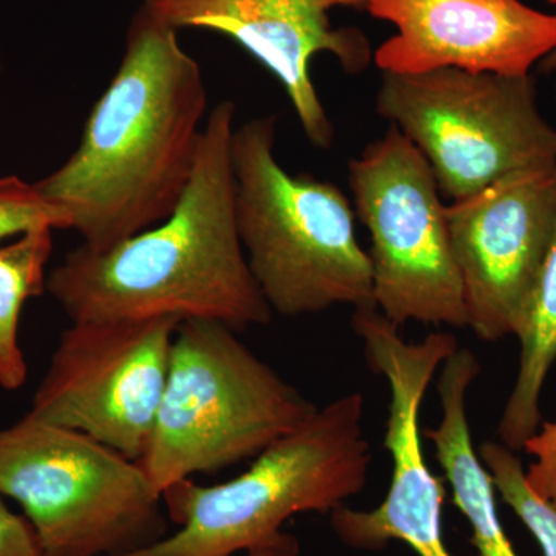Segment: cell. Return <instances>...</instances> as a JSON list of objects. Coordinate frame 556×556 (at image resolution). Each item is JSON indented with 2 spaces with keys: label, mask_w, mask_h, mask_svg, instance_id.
<instances>
[{
  "label": "cell",
  "mask_w": 556,
  "mask_h": 556,
  "mask_svg": "<svg viewBox=\"0 0 556 556\" xmlns=\"http://www.w3.org/2000/svg\"><path fill=\"white\" fill-rule=\"evenodd\" d=\"M481 372L477 356L457 350L442 365L438 382L442 417L426 437L453 492V503L470 522V543L479 556H518L497 515L495 485L471 441L467 417V393Z\"/></svg>",
  "instance_id": "obj_14"
},
{
  "label": "cell",
  "mask_w": 556,
  "mask_h": 556,
  "mask_svg": "<svg viewBox=\"0 0 556 556\" xmlns=\"http://www.w3.org/2000/svg\"><path fill=\"white\" fill-rule=\"evenodd\" d=\"M371 452L364 434V396L350 393L280 439L240 477L217 485L192 478L163 492L177 532L123 556H232L299 547L280 532L298 514H331L367 484Z\"/></svg>",
  "instance_id": "obj_3"
},
{
  "label": "cell",
  "mask_w": 556,
  "mask_h": 556,
  "mask_svg": "<svg viewBox=\"0 0 556 556\" xmlns=\"http://www.w3.org/2000/svg\"><path fill=\"white\" fill-rule=\"evenodd\" d=\"M556 215V164L514 172L445 206L467 327L486 342L517 336Z\"/></svg>",
  "instance_id": "obj_11"
},
{
  "label": "cell",
  "mask_w": 556,
  "mask_h": 556,
  "mask_svg": "<svg viewBox=\"0 0 556 556\" xmlns=\"http://www.w3.org/2000/svg\"><path fill=\"white\" fill-rule=\"evenodd\" d=\"M0 556H46L38 533L27 517L7 507L0 493Z\"/></svg>",
  "instance_id": "obj_20"
},
{
  "label": "cell",
  "mask_w": 556,
  "mask_h": 556,
  "mask_svg": "<svg viewBox=\"0 0 556 556\" xmlns=\"http://www.w3.org/2000/svg\"><path fill=\"white\" fill-rule=\"evenodd\" d=\"M179 324L177 317L72 321L62 331L27 416L141 459Z\"/></svg>",
  "instance_id": "obj_9"
},
{
  "label": "cell",
  "mask_w": 556,
  "mask_h": 556,
  "mask_svg": "<svg viewBox=\"0 0 556 556\" xmlns=\"http://www.w3.org/2000/svg\"><path fill=\"white\" fill-rule=\"evenodd\" d=\"M43 226L68 229V219L40 197L35 185L14 175L0 178V241Z\"/></svg>",
  "instance_id": "obj_18"
},
{
  "label": "cell",
  "mask_w": 556,
  "mask_h": 556,
  "mask_svg": "<svg viewBox=\"0 0 556 556\" xmlns=\"http://www.w3.org/2000/svg\"><path fill=\"white\" fill-rule=\"evenodd\" d=\"M0 493L24 508L46 556H123L169 535L138 460L27 415L0 430Z\"/></svg>",
  "instance_id": "obj_6"
},
{
  "label": "cell",
  "mask_w": 556,
  "mask_h": 556,
  "mask_svg": "<svg viewBox=\"0 0 556 556\" xmlns=\"http://www.w3.org/2000/svg\"><path fill=\"white\" fill-rule=\"evenodd\" d=\"M540 68L541 72L546 73V75H555L556 78V49L552 50L544 60L540 61Z\"/></svg>",
  "instance_id": "obj_21"
},
{
  "label": "cell",
  "mask_w": 556,
  "mask_h": 556,
  "mask_svg": "<svg viewBox=\"0 0 556 556\" xmlns=\"http://www.w3.org/2000/svg\"><path fill=\"white\" fill-rule=\"evenodd\" d=\"M249 556H294L292 552L283 547H266L260 548V551L251 552Z\"/></svg>",
  "instance_id": "obj_22"
},
{
  "label": "cell",
  "mask_w": 556,
  "mask_h": 556,
  "mask_svg": "<svg viewBox=\"0 0 556 556\" xmlns=\"http://www.w3.org/2000/svg\"><path fill=\"white\" fill-rule=\"evenodd\" d=\"M317 409L232 328L203 318L181 320L163 399L138 464L163 496L193 475L257 457Z\"/></svg>",
  "instance_id": "obj_5"
},
{
  "label": "cell",
  "mask_w": 556,
  "mask_h": 556,
  "mask_svg": "<svg viewBox=\"0 0 556 556\" xmlns=\"http://www.w3.org/2000/svg\"><path fill=\"white\" fill-rule=\"evenodd\" d=\"M376 109L426 156L450 201L514 172L556 164V130L541 115L530 75L382 73Z\"/></svg>",
  "instance_id": "obj_7"
},
{
  "label": "cell",
  "mask_w": 556,
  "mask_h": 556,
  "mask_svg": "<svg viewBox=\"0 0 556 556\" xmlns=\"http://www.w3.org/2000/svg\"><path fill=\"white\" fill-rule=\"evenodd\" d=\"M49 226L22 233L0 247V388L20 390L27 382L28 367L22 353L20 321L25 303L47 292V263L53 252Z\"/></svg>",
  "instance_id": "obj_16"
},
{
  "label": "cell",
  "mask_w": 556,
  "mask_h": 556,
  "mask_svg": "<svg viewBox=\"0 0 556 556\" xmlns=\"http://www.w3.org/2000/svg\"><path fill=\"white\" fill-rule=\"evenodd\" d=\"M517 338L521 343L517 382L497 426L501 444L511 452L525 450L543 426L541 391L556 361V215L551 243L527 300Z\"/></svg>",
  "instance_id": "obj_15"
},
{
  "label": "cell",
  "mask_w": 556,
  "mask_h": 556,
  "mask_svg": "<svg viewBox=\"0 0 556 556\" xmlns=\"http://www.w3.org/2000/svg\"><path fill=\"white\" fill-rule=\"evenodd\" d=\"M365 11L396 27L372 54L382 73L529 76L556 49V14L521 0H367Z\"/></svg>",
  "instance_id": "obj_13"
},
{
  "label": "cell",
  "mask_w": 556,
  "mask_h": 556,
  "mask_svg": "<svg viewBox=\"0 0 556 556\" xmlns=\"http://www.w3.org/2000/svg\"><path fill=\"white\" fill-rule=\"evenodd\" d=\"M526 452L536 457L526 479L533 492L556 504V422H544L527 442Z\"/></svg>",
  "instance_id": "obj_19"
},
{
  "label": "cell",
  "mask_w": 556,
  "mask_h": 556,
  "mask_svg": "<svg viewBox=\"0 0 556 556\" xmlns=\"http://www.w3.org/2000/svg\"><path fill=\"white\" fill-rule=\"evenodd\" d=\"M206 113L199 62L178 30L141 5L78 149L36 189L84 247H115L174 214L195 170Z\"/></svg>",
  "instance_id": "obj_1"
},
{
  "label": "cell",
  "mask_w": 556,
  "mask_h": 556,
  "mask_svg": "<svg viewBox=\"0 0 556 556\" xmlns=\"http://www.w3.org/2000/svg\"><path fill=\"white\" fill-rule=\"evenodd\" d=\"M277 116L236 127L230 142L237 225L252 276L273 313L298 317L338 305L376 308L371 263L345 193L276 159Z\"/></svg>",
  "instance_id": "obj_4"
},
{
  "label": "cell",
  "mask_w": 556,
  "mask_h": 556,
  "mask_svg": "<svg viewBox=\"0 0 556 556\" xmlns=\"http://www.w3.org/2000/svg\"><path fill=\"white\" fill-rule=\"evenodd\" d=\"M175 30L201 28L236 40L287 91L311 144L329 149L334 127L318 97L311 61L334 54L350 75L371 64L375 51L357 28H334L329 11L367 9V0H144Z\"/></svg>",
  "instance_id": "obj_12"
},
{
  "label": "cell",
  "mask_w": 556,
  "mask_h": 556,
  "mask_svg": "<svg viewBox=\"0 0 556 556\" xmlns=\"http://www.w3.org/2000/svg\"><path fill=\"white\" fill-rule=\"evenodd\" d=\"M236 104L208 112L199 159L174 214L105 251L80 247L47 277L72 321L177 317L263 327L273 309L241 244L230 142Z\"/></svg>",
  "instance_id": "obj_2"
},
{
  "label": "cell",
  "mask_w": 556,
  "mask_h": 556,
  "mask_svg": "<svg viewBox=\"0 0 556 556\" xmlns=\"http://www.w3.org/2000/svg\"><path fill=\"white\" fill-rule=\"evenodd\" d=\"M478 455L489 470L496 492L535 536L543 556H556V504L533 492L521 460L506 445L484 442Z\"/></svg>",
  "instance_id": "obj_17"
},
{
  "label": "cell",
  "mask_w": 556,
  "mask_h": 556,
  "mask_svg": "<svg viewBox=\"0 0 556 556\" xmlns=\"http://www.w3.org/2000/svg\"><path fill=\"white\" fill-rule=\"evenodd\" d=\"M353 327L364 340L369 368L390 387L386 448L393 473L379 507L368 511L336 508L332 530L343 544L358 551H379L390 541H402L417 556H455L442 533L444 485L427 466L419 415L438 368L459 350L457 340L448 332H434L422 342H405L396 325L376 308L354 311Z\"/></svg>",
  "instance_id": "obj_10"
},
{
  "label": "cell",
  "mask_w": 556,
  "mask_h": 556,
  "mask_svg": "<svg viewBox=\"0 0 556 556\" xmlns=\"http://www.w3.org/2000/svg\"><path fill=\"white\" fill-rule=\"evenodd\" d=\"M548 3H551L552 7H555L556 10V0H548Z\"/></svg>",
  "instance_id": "obj_23"
},
{
  "label": "cell",
  "mask_w": 556,
  "mask_h": 556,
  "mask_svg": "<svg viewBox=\"0 0 556 556\" xmlns=\"http://www.w3.org/2000/svg\"><path fill=\"white\" fill-rule=\"evenodd\" d=\"M356 214L368 229L372 299L396 327H467L445 204L426 156L397 127L350 161Z\"/></svg>",
  "instance_id": "obj_8"
}]
</instances>
